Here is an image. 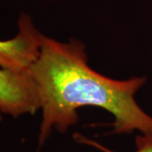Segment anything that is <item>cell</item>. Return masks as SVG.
I'll return each mask as SVG.
<instances>
[{"instance_id":"3957f363","label":"cell","mask_w":152,"mask_h":152,"mask_svg":"<svg viewBox=\"0 0 152 152\" xmlns=\"http://www.w3.org/2000/svg\"><path fill=\"white\" fill-rule=\"evenodd\" d=\"M74 139L77 142L95 147L96 149L102 152H116L80 134H75L74 135ZM135 145L136 151L134 152H152V132L139 134L135 139Z\"/></svg>"},{"instance_id":"277c9868","label":"cell","mask_w":152,"mask_h":152,"mask_svg":"<svg viewBox=\"0 0 152 152\" xmlns=\"http://www.w3.org/2000/svg\"><path fill=\"white\" fill-rule=\"evenodd\" d=\"M2 121V117H1V115H0V122Z\"/></svg>"},{"instance_id":"7a4b0ae2","label":"cell","mask_w":152,"mask_h":152,"mask_svg":"<svg viewBox=\"0 0 152 152\" xmlns=\"http://www.w3.org/2000/svg\"><path fill=\"white\" fill-rule=\"evenodd\" d=\"M40 109L37 89L29 70L0 66V111L13 118L35 114Z\"/></svg>"},{"instance_id":"6da1fadb","label":"cell","mask_w":152,"mask_h":152,"mask_svg":"<svg viewBox=\"0 0 152 152\" xmlns=\"http://www.w3.org/2000/svg\"><path fill=\"white\" fill-rule=\"evenodd\" d=\"M37 89L42 110L38 136L42 145L53 129L64 133L78 122V110L86 106L105 109L113 116L114 134L152 132V117L136 102L145 77L118 80L93 70L84 45L61 42L43 36L39 53L29 69Z\"/></svg>"}]
</instances>
